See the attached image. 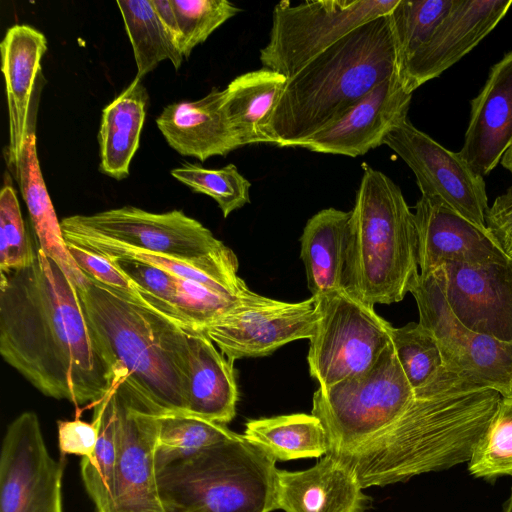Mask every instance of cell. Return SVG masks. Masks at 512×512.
<instances>
[{
	"instance_id": "obj_1",
	"label": "cell",
	"mask_w": 512,
	"mask_h": 512,
	"mask_svg": "<svg viewBox=\"0 0 512 512\" xmlns=\"http://www.w3.org/2000/svg\"><path fill=\"white\" fill-rule=\"evenodd\" d=\"M0 279L3 359L48 397L76 407L104 398L115 369L60 266L38 248L33 264Z\"/></svg>"
},
{
	"instance_id": "obj_2",
	"label": "cell",
	"mask_w": 512,
	"mask_h": 512,
	"mask_svg": "<svg viewBox=\"0 0 512 512\" xmlns=\"http://www.w3.org/2000/svg\"><path fill=\"white\" fill-rule=\"evenodd\" d=\"M502 396L443 367L415 390L404 414L356 452L337 457L363 489L404 482L468 462Z\"/></svg>"
},
{
	"instance_id": "obj_3",
	"label": "cell",
	"mask_w": 512,
	"mask_h": 512,
	"mask_svg": "<svg viewBox=\"0 0 512 512\" xmlns=\"http://www.w3.org/2000/svg\"><path fill=\"white\" fill-rule=\"evenodd\" d=\"M396 74L388 14L355 28L287 80L267 125L268 143L297 147Z\"/></svg>"
},
{
	"instance_id": "obj_4",
	"label": "cell",
	"mask_w": 512,
	"mask_h": 512,
	"mask_svg": "<svg viewBox=\"0 0 512 512\" xmlns=\"http://www.w3.org/2000/svg\"><path fill=\"white\" fill-rule=\"evenodd\" d=\"M77 291L117 381L163 413H187L190 328L88 277Z\"/></svg>"
},
{
	"instance_id": "obj_5",
	"label": "cell",
	"mask_w": 512,
	"mask_h": 512,
	"mask_svg": "<svg viewBox=\"0 0 512 512\" xmlns=\"http://www.w3.org/2000/svg\"><path fill=\"white\" fill-rule=\"evenodd\" d=\"M364 167L350 210L343 289L372 306L400 302L420 275L414 213L397 184Z\"/></svg>"
},
{
	"instance_id": "obj_6",
	"label": "cell",
	"mask_w": 512,
	"mask_h": 512,
	"mask_svg": "<svg viewBox=\"0 0 512 512\" xmlns=\"http://www.w3.org/2000/svg\"><path fill=\"white\" fill-rule=\"evenodd\" d=\"M276 460L237 434L157 472L165 512H271Z\"/></svg>"
},
{
	"instance_id": "obj_7",
	"label": "cell",
	"mask_w": 512,
	"mask_h": 512,
	"mask_svg": "<svg viewBox=\"0 0 512 512\" xmlns=\"http://www.w3.org/2000/svg\"><path fill=\"white\" fill-rule=\"evenodd\" d=\"M414 395L391 342L366 372L319 386L311 414L326 431L328 453L342 457L385 432L404 414Z\"/></svg>"
},
{
	"instance_id": "obj_8",
	"label": "cell",
	"mask_w": 512,
	"mask_h": 512,
	"mask_svg": "<svg viewBox=\"0 0 512 512\" xmlns=\"http://www.w3.org/2000/svg\"><path fill=\"white\" fill-rule=\"evenodd\" d=\"M399 0L281 1L272 12L269 41L260 50L264 68L287 79L355 28L388 15Z\"/></svg>"
},
{
	"instance_id": "obj_9",
	"label": "cell",
	"mask_w": 512,
	"mask_h": 512,
	"mask_svg": "<svg viewBox=\"0 0 512 512\" xmlns=\"http://www.w3.org/2000/svg\"><path fill=\"white\" fill-rule=\"evenodd\" d=\"M316 301L320 317L307 355L311 377L327 387L369 370L391 343L393 326L344 289Z\"/></svg>"
},
{
	"instance_id": "obj_10",
	"label": "cell",
	"mask_w": 512,
	"mask_h": 512,
	"mask_svg": "<svg viewBox=\"0 0 512 512\" xmlns=\"http://www.w3.org/2000/svg\"><path fill=\"white\" fill-rule=\"evenodd\" d=\"M419 323L436 338L444 366L472 383L512 396V342L475 332L451 310L439 269L419 275L412 286Z\"/></svg>"
},
{
	"instance_id": "obj_11",
	"label": "cell",
	"mask_w": 512,
	"mask_h": 512,
	"mask_svg": "<svg viewBox=\"0 0 512 512\" xmlns=\"http://www.w3.org/2000/svg\"><path fill=\"white\" fill-rule=\"evenodd\" d=\"M63 235L101 238L140 251L193 259L225 244L181 210L153 213L124 206L61 221Z\"/></svg>"
},
{
	"instance_id": "obj_12",
	"label": "cell",
	"mask_w": 512,
	"mask_h": 512,
	"mask_svg": "<svg viewBox=\"0 0 512 512\" xmlns=\"http://www.w3.org/2000/svg\"><path fill=\"white\" fill-rule=\"evenodd\" d=\"M315 298L284 302L257 293L201 331L230 361L271 355L281 346L310 339L319 320Z\"/></svg>"
},
{
	"instance_id": "obj_13",
	"label": "cell",
	"mask_w": 512,
	"mask_h": 512,
	"mask_svg": "<svg viewBox=\"0 0 512 512\" xmlns=\"http://www.w3.org/2000/svg\"><path fill=\"white\" fill-rule=\"evenodd\" d=\"M64 462L49 453L35 412L7 427L0 453V512H63Z\"/></svg>"
},
{
	"instance_id": "obj_14",
	"label": "cell",
	"mask_w": 512,
	"mask_h": 512,
	"mask_svg": "<svg viewBox=\"0 0 512 512\" xmlns=\"http://www.w3.org/2000/svg\"><path fill=\"white\" fill-rule=\"evenodd\" d=\"M412 170L421 195L434 197L486 228L489 208L484 177L476 173L459 152L448 150L408 119L394 127L384 139Z\"/></svg>"
},
{
	"instance_id": "obj_15",
	"label": "cell",
	"mask_w": 512,
	"mask_h": 512,
	"mask_svg": "<svg viewBox=\"0 0 512 512\" xmlns=\"http://www.w3.org/2000/svg\"><path fill=\"white\" fill-rule=\"evenodd\" d=\"M114 388L119 450L112 512H165L154 460L159 417L165 413L122 380Z\"/></svg>"
},
{
	"instance_id": "obj_16",
	"label": "cell",
	"mask_w": 512,
	"mask_h": 512,
	"mask_svg": "<svg viewBox=\"0 0 512 512\" xmlns=\"http://www.w3.org/2000/svg\"><path fill=\"white\" fill-rule=\"evenodd\" d=\"M511 6L512 0H453L431 36L398 69L404 88L413 94L456 64L498 25Z\"/></svg>"
},
{
	"instance_id": "obj_17",
	"label": "cell",
	"mask_w": 512,
	"mask_h": 512,
	"mask_svg": "<svg viewBox=\"0 0 512 512\" xmlns=\"http://www.w3.org/2000/svg\"><path fill=\"white\" fill-rule=\"evenodd\" d=\"M446 300L467 328L512 342V258L481 265L439 268Z\"/></svg>"
},
{
	"instance_id": "obj_18",
	"label": "cell",
	"mask_w": 512,
	"mask_h": 512,
	"mask_svg": "<svg viewBox=\"0 0 512 512\" xmlns=\"http://www.w3.org/2000/svg\"><path fill=\"white\" fill-rule=\"evenodd\" d=\"M412 93L396 74L352 106L336 122L297 147L324 154L356 157L384 144L388 133L408 119Z\"/></svg>"
},
{
	"instance_id": "obj_19",
	"label": "cell",
	"mask_w": 512,
	"mask_h": 512,
	"mask_svg": "<svg viewBox=\"0 0 512 512\" xmlns=\"http://www.w3.org/2000/svg\"><path fill=\"white\" fill-rule=\"evenodd\" d=\"M414 218L420 275L446 263L481 265L511 258L487 228L476 225L437 198L421 195Z\"/></svg>"
},
{
	"instance_id": "obj_20",
	"label": "cell",
	"mask_w": 512,
	"mask_h": 512,
	"mask_svg": "<svg viewBox=\"0 0 512 512\" xmlns=\"http://www.w3.org/2000/svg\"><path fill=\"white\" fill-rule=\"evenodd\" d=\"M459 153L484 177L512 146V51L495 63L471 101L468 126Z\"/></svg>"
},
{
	"instance_id": "obj_21",
	"label": "cell",
	"mask_w": 512,
	"mask_h": 512,
	"mask_svg": "<svg viewBox=\"0 0 512 512\" xmlns=\"http://www.w3.org/2000/svg\"><path fill=\"white\" fill-rule=\"evenodd\" d=\"M0 51L9 120L7 165L15 175L32 130L30 107L47 39L30 25L16 24L6 31Z\"/></svg>"
},
{
	"instance_id": "obj_22",
	"label": "cell",
	"mask_w": 512,
	"mask_h": 512,
	"mask_svg": "<svg viewBox=\"0 0 512 512\" xmlns=\"http://www.w3.org/2000/svg\"><path fill=\"white\" fill-rule=\"evenodd\" d=\"M368 499L352 470L327 453L301 471L277 470L276 509L285 512H366Z\"/></svg>"
},
{
	"instance_id": "obj_23",
	"label": "cell",
	"mask_w": 512,
	"mask_h": 512,
	"mask_svg": "<svg viewBox=\"0 0 512 512\" xmlns=\"http://www.w3.org/2000/svg\"><path fill=\"white\" fill-rule=\"evenodd\" d=\"M156 124L176 152L202 162L242 147L224 108V90L215 87L199 100L167 105Z\"/></svg>"
},
{
	"instance_id": "obj_24",
	"label": "cell",
	"mask_w": 512,
	"mask_h": 512,
	"mask_svg": "<svg viewBox=\"0 0 512 512\" xmlns=\"http://www.w3.org/2000/svg\"><path fill=\"white\" fill-rule=\"evenodd\" d=\"M64 238L66 242L106 258H129L147 262L178 278L197 282L216 291L239 296H247L252 292L238 276L237 256L226 245L204 256L184 259L148 253L91 236L64 235Z\"/></svg>"
},
{
	"instance_id": "obj_25",
	"label": "cell",
	"mask_w": 512,
	"mask_h": 512,
	"mask_svg": "<svg viewBox=\"0 0 512 512\" xmlns=\"http://www.w3.org/2000/svg\"><path fill=\"white\" fill-rule=\"evenodd\" d=\"M191 349L187 414L226 425L236 415L233 363L201 331L189 330Z\"/></svg>"
},
{
	"instance_id": "obj_26",
	"label": "cell",
	"mask_w": 512,
	"mask_h": 512,
	"mask_svg": "<svg viewBox=\"0 0 512 512\" xmlns=\"http://www.w3.org/2000/svg\"><path fill=\"white\" fill-rule=\"evenodd\" d=\"M351 211L327 208L313 215L300 237L311 297L323 298L343 289Z\"/></svg>"
},
{
	"instance_id": "obj_27",
	"label": "cell",
	"mask_w": 512,
	"mask_h": 512,
	"mask_svg": "<svg viewBox=\"0 0 512 512\" xmlns=\"http://www.w3.org/2000/svg\"><path fill=\"white\" fill-rule=\"evenodd\" d=\"M14 177L26 203L38 248L60 266L76 289L82 288L87 277L68 251L61 223L57 219L40 169L34 131L28 135Z\"/></svg>"
},
{
	"instance_id": "obj_28",
	"label": "cell",
	"mask_w": 512,
	"mask_h": 512,
	"mask_svg": "<svg viewBox=\"0 0 512 512\" xmlns=\"http://www.w3.org/2000/svg\"><path fill=\"white\" fill-rule=\"evenodd\" d=\"M148 95L142 80H134L102 111L98 142L100 171L116 180L129 175L146 117Z\"/></svg>"
},
{
	"instance_id": "obj_29",
	"label": "cell",
	"mask_w": 512,
	"mask_h": 512,
	"mask_svg": "<svg viewBox=\"0 0 512 512\" xmlns=\"http://www.w3.org/2000/svg\"><path fill=\"white\" fill-rule=\"evenodd\" d=\"M287 80L262 68L239 75L224 89V108L242 146L268 143L267 125Z\"/></svg>"
},
{
	"instance_id": "obj_30",
	"label": "cell",
	"mask_w": 512,
	"mask_h": 512,
	"mask_svg": "<svg viewBox=\"0 0 512 512\" xmlns=\"http://www.w3.org/2000/svg\"><path fill=\"white\" fill-rule=\"evenodd\" d=\"M244 438L274 460L318 458L329 452L321 421L312 414H289L249 420Z\"/></svg>"
},
{
	"instance_id": "obj_31",
	"label": "cell",
	"mask_w": 512,
	"mask_h": 512,
	"mask_svg": "<svg viewBox=\"0 0 512 512\" xmlns=\"http://www.w3.org/2000/svg\"><path fill=\"white\" fill-rule=\"evenodd\" d=\"M115 386V385H114ZM93 405L92 421L98 428L93 453L81 460V476L96 512H112L119 450L115 388Z\"/></svg>"
},
{
	"instance_id": "obj_32",
	"label": "cell",
	"mask_w": 512,
	"mask_h": 512,
	"mask_svg": "<svg viewBox=\"0 0 512 512\" xmlns=\"http://www.w3.org/2000/svg\"><path fill=\"white\" fill-rule=\"evenodd\" d=\"M132 45L137 66L135 78L142 79L164 60L178 69L184 56L160 20L152 0L116 2Z\"/></svg>"
},
{
	"instance_id": "obj_33",
	"label": "cell",
	"mask_w": 512,
	"mask_h": 512,
	"mask_svg": "<svg viewBox=\"0 0 512 512\" xmlns=\"http://www.w3.org/2000/svg\"><path fill=\"white\" fill-rule=\"evenodd\" d=\"M236 435L224 424L187 413L162 414L154 453L156 472Z\"/></svg>"
},
{
	"instance_id": "obj_34",
	"label": "cell",
	"mask_w": 512,
	"mask_h": 512,
	"mask_svg": "<svg viewBox=\"0 0 512 512\" xmlns=\"http://www.w3.org/2000/svg\"><path fill=\"white\" fill-rule=\"evenodd\" d=\"M391 342L404 375L414 391L428 384L444 367L436 338L419 322L393 327Z\"/></svg>"
},
{
	"instance_id": "obj_35",
	"label": "cell",
	"mask_w": 512,
	"mask_h": 512,
	"mask_svg": "<svg viewBox=\"0 0 512 512\" xmlns=\"http://www.w3.org/2000/svg\"><path fill=\"white\" fill-rule=\"evenodd\" d=\"M453 0H399L389 14L394 32L397 69L427 41Z\"/></svg>"
},
{
	"instance_id": "obj_36",
	"label": "cell",
	"mask_w": 512,
	"mask_h": 512,
	"mask_svg": "<svg viewBox=\"0 0 512 512\" xmlns=\"http://www.w3.org/2000/svg\"><path fill=\"white\" fill-rule=\"evenodd\" d=\"M171 175L193 192L210 196L225 218L250 202L251 184L234 164L213 169L186 163L172 169Z\"/></svg>"
},
{
	"instance_id": "obj_37",
	"label": "cell",
	"mask_w": 512,
	"mask_h": 512,
	"mask_svg": "<svg viewBox=\"0 0 512 512\" xmlns=\"http://www.w3.org/2000/svg\"><path fill=\"white\" fill-rule=\"evenodd\" d=\"M468 463L474 477H512V396L502 397L498 408Z\"/></svg>"
},
{
	"instance_id": "obj_38",
	"label": "cell",
	"mask_w": 512,
	"mask_h": 512,
	"mask_svg": "<svg viewBox=\"0 0 512 512\" xmlns=\"http://www.w3.org/2000/svg\"><path fill=\"white\" fill-rule=\"evenodd\" d=\"M184 58L240 9L227 0H171Z\"/></svg>"
},
{
	"instance_id": "obj_39",
	"label": "cell",
	"mask_w": 512,
	"mask_h": 512,
	"mask_svg": "<svg viewBox=\"0 0 512 512\" xmlns=\"http://www.w3.org/2000/svg\"><path fill=\"white\" fill-rule=\"evenodd\" d=\"M36 258L37 251L26 231L16 191L6 175L0 192V271L27 267Z\"/></svg>"
},
{
	"instance_id": "obj_40",
	"label": "cell",
	"mask_w": 512,
	"mask_h": 512,
	"mask_svg": "<svg viewBox=\"0 0 512 512\" xmlns=\"http://www.w3.org/2000/svg\"><path fill=\"white\" fill-rule=\"evenodd\" d=\"M239 296L211 289L197 282L177 277L174 308L180 322L193 330H201L244 300Z\"/></svg>"
},
{
	"instance_id": "obj_41",
	"label": "cell",
	"mask_w": 512,
	"mask_h": 512,
	"mask_svg": "<svg viewBox=\"0 0 512 512\" xmlns=\"http://www.w3.org/2000/svg\"><path fill=\"white\" fill-rule=\"evenodd\" d=\"M107 259L130 279L149 307L182 324L174 308L176 276L153 264L136 259Z\"/></svg>"
},
{
	"instance_id": "obj_42",
	"label": "cell",
	"mask_w": 512,
	"mask_h": 512,
	"mask_svg": "<svg viewBox=\"0 0 512 512\" xmlns=\"http://www.w3.org/2000/svg\"><path fill=\"white\" fill-rule=\"evenodd\" d=\"M66 243L70 255L86 277L129 299L147 305L136 286L109 259L72 243Z\"/></svg>"
},
{
	"instance_id": "obj_43",
	"label": "cell",
	"mask_w": 512,
	"mask_h": 512,
	"mask_svg": "<svg viewBox=\"0 0 512 512\" xmlns=\"http://www.w3.org/2000/svg\"><path fill=\"white\" fill-rule=\"evenodd\" d=\"M57 425L59 449L62 454L84 458L93 453L98 440V428L93 421L60 420Z\"/></svg>"
},
{
	"instance_id": "obj_44",
	"label": "cell",
	"mask_w": 512,
	"mask_h": 512,
	"mask_svg": "<svg viewBox=\"0 0 512 512\" xmlns=\"http://www.w3.org/2000/svg\"><path fill=\"white\" fill-rule=\"evenodd\" d=\"M486 228L502 250L512 258V186L489 206Z\"/></svg>"
},
{
	"instance_id": "obj_45",
	"label": "cell",
	"mask_w": 512,
	"mask_h": 512,
	"mask_svg": "<svg viewBox=\"0 0 512 512\" xmlns=\"http://www.w3.org/2000/svg\"><path fill=\"white\" fill-rule=\"evenodd\" d=\"M152 3L171 39L179 49L180 33L171 0H152Z\"/></svg>"
},
{
	"instance_id": "obj_46",
	"label": "cell",
	"mask_w": 512,
	"mask_h": 512,
	"mask_svg": "<svg viewBox=\"0 0 512 512\" xmlns=\"http://www.w3.org/2000/svg\"><path fill=\"white\" fill-rule=\"evenodd\" d=\"M500 164L512 175V146L505 152Z\"/></svg>"
},
{
	"instance_id": "obj_47",
	"label": "cell",
	"mask_w": 512,
	"mask_h": 512,
	"mask_svg": "<svg viewBox=\"0 0 512 512\" xmlns=\"http://www.w3.org/2000/svg\"><path fill=\"white\" fill-rule=\"evenodd\" d=\"M503 512H512V487L509 498L505 502Z\"/></svg>"
}]
</instances>
